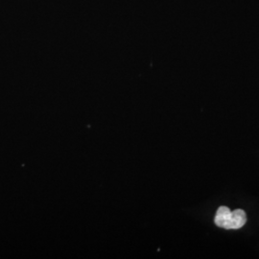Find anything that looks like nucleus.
<instances>
[{
    "mask_svg": "<svg viewBox=\"0 0 259 259\" xmlns=\"http://www.w3.org/2000/svg\"><path fill=\"white\" fill-rule=\"evenodd\" d=\"M215 224L217 227L226 230H238L247 222L246 212L242 209L232 211L227 206H220L216 212Z\"/></svg>",
    "mask_w": 259,
    "mask_h": 259,
    "instance_id": "f257e3e1",
    "label": "nucleus"
}]
</instances>
